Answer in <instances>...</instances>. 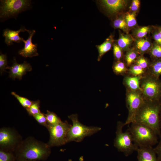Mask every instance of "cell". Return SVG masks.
<instances>
[{"instance_id": "obj_21", "label": "cell", "mask_w": 161, "mask_h": 161, "mask_svg": "<svg viewBox=\"0 0 161 161\" xmlns=\"http://www.w3.org/2000/svg\"><path fill=\"white\" fill-rule=\"evenodd\" d=\"M124 13L117 15L114 17L112 22V26L115 29L122 30L124 33L128 34L130 30L126 24Z\"/></svg>"}, {"instance_id": "obj_1", "label": "cell", "mask_w": 161, "mask_h": 161, "mask_svg": "<svg viewBox=\"0 0 161 161\" xmlns=\"http://www.w3.org/2000/svg\"><path fill=\"white\" fill-rule=\"evenodd\" d=\"M51 148L47 143L29 136L23 140L14 153L17 161H45L51 154Z\"/></svg>"}, {"instance_id": "obj_2", "label": "cell", "mask_w": 161, "mask_h": 161, "mask_svg": "<svg viewBox=\"0 0 161 161\" xmlns=\"http://www.w3.org/2000/svg\"><path fill=\"white\" fill-rule=\"evenodd\" d=\"M161 109V102L145 100L134 116L131 123L141 124L150 128L161 138L160 125Z\"/></svg>"}, {"instance_id": "obj_38", "label": "cell", "mask_w": 161, "mask_h": 161, "mask_svg": "<svg viewBox=\"0 0 161 161\" xmlns=\"http://www.w3.org/2000/svg\"><path fill=\"white\" fill-rule=\"evenodd\" d=\"M156 155H157V158L158 161H161V137L157 145L154 148Z\"/></svg>"}, {"instance_id": "obj_9", "label": "cell", "mask_w": 161, "mask_h": 161, "mask_svg": "<svg viewBox=\"0 0 161 161\" xmlns=\"http://www.w3.org/2000/svg\"><path fill=\"white\" fill-rule=\"evenodd\" d=\"M30 4V0H0V18H6L15 16L28 8Z\"/></svg>"}, {"instance_id": "obj_11", "label": "cell", "mask_w": 161, "mask_h": 161, "mask_svg": "<svg viewBox=\"0 0 161 161\" xmlns=\"http://www.w3.org/2000/svg\"><path fill=\"white\" fill-rule=\"evenodd\" d=\"M98 2L102 8L114 17L127 12L126 10L130 4L127 0H101Z\"/></svg>"}, {"instance_id": "obj_25", "label": "cell", "mask_w": 161, "mask_h": 161, "mask_svg": "<svg viewBox=\"0 0 161 161\" xmlns=\"http://www.w3.org/2000/svg\"><path fill=\"white\" fill-rule=\"evenodd\" d=\"M136 16V13L129 12L128 11L124 13L125 20L130 31L138 26Z\"/></svg>"}, {"instance_id": "obj_31", "label": "cell", "mask_w": 161, "mask_h": 161, "mask_svg": "<svg viewBox=\"0 0 161 161\" xmlns=\"http://www.w3.org/2000/svg\"><path fill=\"white\" fill-rule=\"evenodd\" d=\"M11 94L18 100L21 106L26 110L30 108L32 103L33 101H31L25 97L20 96L14 92H12Z\"/></svg>"}, {"instance_id": "obj_18", "label": "cell", "mask_w": 161, "mask_h": 161, "mask_svg": "<svg viewBox=\"0 0 161 161\" xmlns=\"http://www.w3.org/2000/svg\"><path fill=\"white\" fill-rule=\"evenodd\" d=\"M119 36L116 42L118 46L126 52L132 47L134 38L131 34H126L119 31Z\"/></svg>"}, {"instance_id": "obj_37", "label": "cell", "mask_w": 161, "mask_h": 161, "mask_svg": "<svg viewBox=\"0 0 161 161\" xmlns=\"http://www.w3.org/2000/svg\"><path fill=\"white\" fill-rule=\"evenodd\" d=\"M152 37L154 42L161 45V35L157 27V25L154 26V29L152 31Z\"/></svg>"}, {"instance_id": "obj_28", "label": "cell", "mask_w": 161, "mask_h": 161, "mask_svg": "<svg viewBox=\"0 0 161 161\" xmlns=\"http://www.w3.org/2000/svg\"><path fill=\"white\" fill-rule=\"evenodd\" d=\"M47 123L51 125H55L62 121L61 119L55 113L47 111V113L45 114Z\"/></svg>"}, {"instance_id": "obj_39", "label": "cell", "mask_w": 161, "mask_h": 161, "mask_svg": "<svg viewBox=\"0 0 161 161\" xmlns=\"http://www.w3.org/2000/svg\"><path fill=\"white\" fill-rule=\"evenodd\" d=\"M157 26L161 35V26L157 25Z\"/></svg>"}, {"instance_id": "obj_41", "label": "cell", "mask_w": 161, "mask_h": 161, "mask_svg": "<svg viewBox=\"0 0 161 161\" xmlns=\"http://www.w3.org/2000/svg\"><path fill=\"white\" fill-rule=\"evenodd\" d=\"M19 161H37V160H22Z\"/></svg>"}, {"instance_id": "obj_15", "label": "cell", "mask_w": 161, "mask_h": 161, "mask_svg": "<svg viewBox=\"0 0 161 161\" xmlns=\"http://www.w3.org/2000/svg\"><path fill=\"white\" fill-rule=\"evenodd\" d=\"M137 151L138 161H158L154 148L152 147H140Z\"/></svg>"}, {"instance_id": "obj_20", "label": "cell", "mask_w": 161, "mask_h": 161, "mask_svg": "<svg viewBox=\"0 0 161 161\" xmlns=\"http://www.w3.org/2000/svg\"><path fill=\"white\" fill-rule=\"evenodd\" d=\"M154 27V25L138 26L131 30V35L134 39L146 37L148 36V35L151 33Z\"/></svg>"}, {"instance_id": "obj_24", "label": "cell", "mask_w": 161, "mask_h": 161, "mask_svg": "<svg viewBox=\"0 0 161 161\" xmlns=\"http://www.w3.org/2000/svg\"><path fill=\"white\" fill-rule=\"evenodd\" d=\"M112 68L114 72L117 75L125 76L127 74L128 68L123 61H115Z\"/></svg>"}, {"instance_id": "obj_6", "label": "cell", "mask_w": 161, "mask_h": 161, "mask_svg": "<svg viewBox=\"0 0 161 161\" xmlns=\"http://www.w3.org/2000/svg\"><path fill=\"white\" fill-rule=\"evenodd\" d=\"M143 96L145 100L161 102V80L147 72L140 80Z\"/></svg>"}, {"instance_id": "obj_33", "label": "cell", "mask_w": 161, "mask_h": 161, "mask_svg": "<svg viewBox=\"0 0 161 161\" xmlns=\"http://www.w3.org/2000/svg\"><path fill=\"white\" fill-rule=\"evenodd\" d=\"M0 161H17L14 152L0 150Z\"/></svg>"}, {"instance_id": "obj_26", "label": "cell", "mask_w": 161, "mask_h": 161, "mask_svg": "<svg viewBox=\"0 0 161 161\" xmlns=\"http://www.w3.org/2000/svg\"><path fill=\"white\" fill-rule=\"evenodd\" d=\"M147 72V71L140 66L134 64L128 68L127 75L133 76H143Z\"/></svg>"}, {"instance_id": "obj_19", "label": "cell", "mask_w": 161, "mask_h": 161, "mask_svg": "<svg viewBox=\"0 0 161 161\" xmlns=\"http://www.w3.org/2000/svg\"><path fill=\"white\" fill-rule=\"evenodd\" d=\"M115 41L114 35L111 34L102 44L96 46L98 52V61H100L105 54L112 49Z\"/></svg>"}, {"instance_id": "obj_36", "label": "cell", "mask_w": 161, "mask_h": 161, "mask_svg": "<svg viewBox=\"0 0 161 161\" xmlns=\"http://www.w3.org/2000/svg\"><path fill=\"white\" fill-rule=\"evenodd\" d=\"M7 66L6 54H3L0 53V72L1 75L2 74L3 72L5 71V69Z\"/></svg>"}, {"instance_id": "obj_23", "label": "cell", "mask_w": 161, "mask_h": 161, "mask_svg": "<svg viewBox=\"0 0 161 161\" xmlns=\"http://www.w3.org/2000/svg\"><path fill=\"white\" fill-rule=\"evenodd\" d=\"M140 55L133 47L126 51L124 58L127 67L129 68L134 64Z\"/></svg>"}, {"instance_id": "obj_32", "label": "cell", "mask_w": 161, "mask_h": 161, "mask_svg": "<svg viewBox=\"0 0 161 161\" xmlns=\"http://www.w3.org/2000/svg\"><path fill=\"white\" fill-rule=\"evenodd\" d=\"M40 101L37 100L33 101L32 103L29 108L26 109L28 114L33 117L35 115L41 112L40 110Z\"/></svg>"}, {"instance_id": "obj_34", "label": "cell", "mask_w": 161, "mask_h": 161, "mask_svg": "<svg viewBox=\"0 0 161 161\" xmlns=\"http://www.w3.org/2000/svg\"><path fill=\"white\" fill-rule=\"evenodd\" d=\"M140 5V0H132L130 4L128 11L131 13H135L137 14L139 11Z\"/></svg>"}, {"instance_id": "obj_13", "label": "cell", "mask_w": 161, "mask_h": 161, "mask_svg": "<svg viewBox=\"0 0 161 161\" xmlns=\"http://www.w3.org/2000/svg\"><path fill=\"white\" fill-rule=\"evenodd\" d=\"M29 34V36L27 40L24 39L23 42L24 43V47L18 51V53L22 56L25 57L32 58L38 55L37 52V44H33L32 42V38L35 33L34 30H28L27 31Z\"/></svg>"}, {"instance_id": "obj_40", "label": "cell", "mask_w": 161, "mask_h": 161, "mask_svg": "<svg viewBox=\"0 0 161 161\" xmlns=\"http://www.w3.org/2000/svg\"><path fill=\"white\" fill-rule=\"evenodd\" d=\"M160 129H161V109L160 113Z\"/></svg>"}, {"instance_id": "obj_3", "label": "cell", "mask_w": 161, "mask_h": 161, "mask_svg": "<svg viewBox=\"0 0 161 161\" xmlns=\"http://www.w3.org/2000/svg\"><path fill=\"white\" fill-rule=\"evenodd\" d=\"M128 130L134 143L138 147H152L158 143V136L151 128L145 125L131 123Z\"/></svg>"}, {"instance_id": "obj_17", "label": "cell", "mask_w": 161, "mask_h": 161, "mask_svg": "<svg viewBox=\"0 0 161 161\" xmlns=\"http://www.w3.org/2000/svg\"><path fill=\"white\" fill-rule=\"evenodd\" d=\"M143 76H133L129 75L124 76L123 83L126 90L131 91H140V80Z\"/></svg>"}, {"instance_id": "obj_30", "label": "cell", "mask_w": 161, "mask_h": 161, "mask_svg": "<svg viewBox=\"0 0 161 161\" xmlns=\"http://www.w3.org/2000/svg\"><path fill=\"white\" fill-rule=\"evenodd\" d=\"M113 53L115 61H123L124 58L123 51L116 43V41L113 47Z\"/></svg>"}, {"instance_id": "obj_7", "label": "cell", "mask_w": 161, "mask_h": 161, "mask_svg": "<svg viewBox=\"0 0 161 161\" xmlns=\"http://www.w3.org/2000/svg\"><path fill=\"white\" fill-rule=\"evenodd\" d=\"M72 125L66 121L55 125L47 124L46 128L49 134L47 144L50 147L59 146L68 143L67 136Z\"/></svg>"}, {"instance_id": "obj_35", "label": "cell", "mask_w": 161, "mask_h": 161, "mask_svg": "<svg viewBox=\"0 0 161 161\" xmlns=\"http://www.w3.org/2000/svg\"><path fill=\"white\" fill-rule=\"evenodd\" d=\"M33 117L39 124L46 127L48 123L45 114L41 112L34 115Z\"/></svg>"}, {"instance_id": "obj_29", "label": "cell", "mask_w": 161, "mask_h": 161, "mask_svg": "<svg viewBox=\"0 0 161 161\" xmlns=\"http://www.w3.org/2000/svg\"><path fill=\"white\" fill-rule=\"evenodd\" d=\"M151 61L144 55H140L134 63L136 64L146 71H147Z\"/></svg>"}, {"instance_id": "obj_10", "label": "cell", "mask_w": 161, "mask_h": 161, "mask_svg": "<svg viewBox=\"0 0 161 161\" xmlns=\"http://www.w3.org/2000/svg\"><path fill=\"white\" fill-rule=\"evenodd\" d=\"M126 102L128 111L125 126L130 124L135 113L144 103L145 100L140 91H131L126 90Z\"/></svg>"}, {"instance_id": "obj_22", "label": "cell", "mask_w": 161, "mask_h": 161, "mask_svg": "<svg viewBox=\"0 0 161 161\" xmlns=\"http://www.w3.org/2000/svg\"><path fill=\"white\" fill-rule=\"evenodd\" d=\"M147 73L160 78L161 75V59L151 60Z\"/></svg>"}, {"instance_id": "obj_5", "label": "cell", "mask_w": 161, "mask_h": 161, "mask_svg": "<svg viewBox=\"0 0 161 161\" xmlns=\"http://www.w3.org/2000/svg\"><path fill=\"white\" fill-rule=\"evenodd\" d=\"M72 122L67 136V143L71 141L80 142L84 138L93 135L100 131L101 128L97 126H87L81 123L77 114L68 116Z\"/></svg>"}, {"instance_id": "obj_14", "label": "cell", "mask_w": 161, "mask_h": 161, "mask_svg": "<svg viewBox=\"0 0 161 161\" xmlns=\"http://www.w3.org/2000/svg\"><path fill=\"white\" fill-rule=\"evenodd\" d=\"M151 39L148 36L141 38L134 39L133 47L140 55L148 54L153 45Z\"/></svg>"}, {"instance_id": "obj_8", "label": "cell", "mask_w": 161, "mask_h": 161, "mask_svg": "<svg viewBox=\"0 0 161 161\" xmlns=\"http://www.w3.org/2000/svg\"><path fill=\"white\" fill-rule=\"evenodd\" d=\"M23 140L13 128L4 127L0 129V150L14 153Z\"/></svg>"}, {"instance_id": "obj_12", "label": "cell", "mask_w": 161, "mask_h": 161, "mask_svg": "<svg viewBox=\"0 0 161 161\" xmlns=\"http://www.w3.org/2000/svg\"><path fill=\"white\" fill-rule=\"evenodd\" d=\"M6 69H9V77L13 79L16 78L21 80L22 76L25 75L27 72L32 70L30 64L26 61H24L23 63H18L15 58L13 61V64L11 66H8Z\"/></svg>"}, {"instance_id": "obj_4", "label": "cell", "mask_w": 161, "mask_h": 161, "mask_svg": "<svg viewBox=\"0 0 161 161\" xmlns=\"http://www.w3.org/2000/svg\"><path fill=\"white\" fill-rule=\"evenodd\" d=\"M124 126V123L120 121L117 122L114 145L118 151L123 153L127 157L137 151L139 147L134 143L131 135L128 129L123 132Z\"/></svg>"}, {"instance_id": "obj_16", "label": "cell", "mask_w": 161, "mask_h": 161, "mask_svg": "<svg viewBox=\"0 0 161 161\" xmlns=\"http://www.w3.org/2000/svg\"><path fill=\"white\" fill-rule=\"evenodd\" d=\"M24 27H21L19 30L15 31L7 29L3 31V36L5 38V42L8 45L13 44V42L17 43L23 41V38L19 36V33L21 32L27 31Z\"/></svg>"}, {"instance_id": "obj_27", "label": "cell", "mask_w": 161, "mask_h": 161, "mask_svg": "<svg viewBox=\"0 0 161 161\" xmlns=\"http://www.w3.org/2000/svg\"><path fill=\"white\" fill-rule=\"evenodd\" d=\"M148 54L151 60L161 59V45L153 42Z\"/></svg>"}]
</instances>
